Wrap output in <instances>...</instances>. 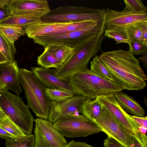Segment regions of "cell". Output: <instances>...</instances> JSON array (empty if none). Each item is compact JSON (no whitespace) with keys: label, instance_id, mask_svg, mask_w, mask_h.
I'll use <instances>...</instances> for the list:
<instances>
[{"label":"cell","instance_id":"obj_25","mask_svg":"<svg viewBox=\"0 0 147 147\" xmlns=\"http://www.w3.org/2000/svg\"><path fill=\"white\" fill-rule=\"evenodd\" d=\"M47 47L63 64L69 59L75 52V49L66 46L52 45Z\"/></svg>","mask_w":147,"mask_h":147},{"label":"cell","instance_id":"obj_24","mask_svg":"<svg viewBox=\"0 0 147 147\" xmlns=\"http://www.w3.org/2000/svg\"><path fill=\"white\" fill-rule=\"evenodd\" d=\"M26 27L9 26H0V30L11 42H15L25 33Z\"/></svg>","mask_w":147,"mask_h":147},{"label":"cell","instance_id":"obj_4","mask_svg":"<svg viewBox=\"0 0 147 147\" xmlns=\"http://www.w3.org/2000/svg\"><path fill=\"white\" fill-rule=\"evenodd\" d=\"M105 18L97 25L83 30L69 33L49 34L32 38L34 42L44 48L52 45L62 46L74 49L90 42L106 30Z\"/></svg>","mask_w":147,"mask_h":147},{"label":"cell","instance_id":"obj_45","mask_svg":"<svg viewBox=\"0 0 147 147\" xmlns=\"http://www.w3.org/2000/svg\"><path fill=\"white\" fill-rule=\"evenodd\" d=\"M6 117V116L0 109V122H1Z\"/></svg>","mask_w":147,"mask_h":147},{"label":"cell","instance_id":"obj_47","mask_svg":"<svg viewBox=\"0 0 147 147\" xmlns=\"http://www.w3.org/2000/svg\"><path fill=\"white\" fill-rule=\"evenodd\" d=\"M143 99H144V103L146 105V106H147V98L145 96H144L143 97Z\"/></svg>","mask_w":147,"mask_h":147},{"label":"cell","instance_id":"obj_20","mask_svg":"<svg viewBox=\"0 0 147 147\" xmlns=\"http://www.w3.org/2000/svg\"><path fill=\"white\" fill-rule=\"evenodd\" d=\"M45 49L43 52L38 57L37 64L40 67L48 69L60 67L63 64L55 57L48 47Z\"/></svg>","mask_w":147,"mask_h":147},{"label":"cell","instance_id":"obj_35","mask_svg":"<svg viewBox=\"0 0 147 147\" xmlns=\"http://www.w3.org/2000/svg\"><path fill=\"white\" fill-rule=\"evenodd\" d=\"M104 147H125L117 141L108 136L104 140Z\"/></svg>","mask_w":147,"mask_h":147},{"label":"cell","instance_id":"obj_22","mask_svg":"<svg viewBox=\"0 0 147 147\" xmlns=\"http://www.w3.org/2000/svg\"><path fill=\"white\" fill-rule=\"evenodd\" d=\"M146 26L147 21L137 22L124 28L127 33L129 42L139 41L144 44L142 38V32L144 28Z\"/></svg>","mask_w":147,"mask_h":147},{"label":"cell","instance_id":"obj_19","mask_svg":"<svg viewBox=\"0 0 147 147\" xmlns=\"http://www.w3.org/2000/svg\"><path fill=\"white\" fill-rule=\"evenodd\" d=\"M81 113L90 120L94 121L101 113V106L94 100L88 98L82 104Z\"/></svg>","mask_w":147,"mask_h":147},{"label":"cell","instance_id":"obj_21","mask_svg":"<svg viewBox=\"0 0 147 147\" xmlns=\"http://www.w3.org/2000/svg\"><path fill=\"white\" fill-rule=\"evenodd\" d=\"M98 22L92 20H85L71 22L63 28L49 34H61L81 30L91 26L96 25Z\"/></svg>","mask_w":147,"mask_h":147},{"label":"cell","instance_id":"obj_8","mask_svg":"<svg viewBox=\"0 0 147 147\" xmlns=\"http://www.w3.org/2000/svg\"><path fill=\"white\" fill-rule=\"evenodd\" d=\"M78 114L62 117L54 124V126L64 137L70 138L85 137L101 131L94 121Z\"/></svg>","mask_w":147,"mask_h":147},{"label":"cell","instance_id":"obj_43","mask_svg":"<svg viewBox=\"0 0 147 147\" xmlns=\"http://www.w3.org/2000/svg\"><path fill=\"white\" fill-rule=\"evenodd\" d=\"M147 129V128L143 126H139L138 128L139 131L143 134H146Z\"/></svg>","mask_w":147,"mask_h":147},{"label":"cell","instance_id":"obj_30","mask_svg":"<svg viewBox=\"0 0 147 147\" xmlns=\"http://www.w3.org/2000/svg\"><path fill=\"white\" fill-rule=\"evenodd\" d=\"M104 36L110 38H113L116 44L124 43L128 44L129 40L127 33L124 28L106 30Z\"/></svg>","mask_w":147,"mask_h":147},{"label":"cell","instance_id":"obj_16","mask_svg":"<svg viewBox=\"0 0 147 147\" xmlns=\"http://www.w3.org/2000/svg\"><path fill=\"white\" fill-rule=\"evenodd\" d=\"M19 69L16 60L11 63H0V82L6 89L14 92L18 96L22 92L19 80Z\"/></svg>","mask_w":147,"mask_h":147},{"label":"cell","instance_id":"obj_40","mask_svg":"<svg viewBox=\"0 0 147 147\" xmlns=\"http://www.w3.org/2000/svg\"><path fill=\"white\" fill-rule=\"evenodd\" d=\"M138 59L144 63V66L146 68H147V52L142 55V56L138 57Z\"/></svg>","mask_w":147,"mask_h":147},{"label":"cell","instance_id":"obj_31","mask_svg":"<svg viewBox=\"0 0 147 147\" xmlns=\"http://www.w3.org/2000/svg\"><path fill=\"white\" fill-rule=\"evenodd\" d=\"M0 127L11 135L17 137L26 135L20 128L7 116L0 122Z\"/></svg>","mask_w":147,"mask_h":147},{"label":"cell","instance_id":"obj_37","mask_svg":"<svg viewBox=\"0 0 147 147\" xmlns=\"http://www.w3.org/2000/svg\"><path fill=\"white\" fill-rule=\"evenodd\" d=\"M130 117L139 126H143L147 128V117H140L131 115Z\"/></svg>","mask_w":147,"mask_h":147},{"label":"cell","instance_id":"obj_26","mask_svg":"<svg viewBox=\"0 0 147 147\" xmlns=\"http://www.w3.org/2000/svg\"><path fill=\"white\" fill-rule=\"evenodd\" d=\"M34 140V135L31 134L6 140L5 144L7 147H33Z\"/></svg>","mask_w":147,"mask_h":147},{"label":"cell","instance_id":"obj_17","mask_svg":"<svg viewBox=\"0 0 147 147\" xmlns=\"http://www.w3.org/2000/svg\"><path fill=\"white\" fill-rule=\"evenodd\" d=\"M71 23L49 22L40 19L27 26L25 33L29 38L32 39L48 35L63 28Z\"/></svg>","mask_w":147,"mask_h":147},{"label":"cell","instance_id":"obj_28","mask_svg":"<svg viewBox=\"0 0 147 147\" xmlns=\"http://www.w3.org/2000/svg\"><path fill=\"white\" fill-rule=\"evenodd\" d=\"M46 92L51 100L58 102L68 100L76 95L67 91L49 88H46Z\"/></svg>","mask_w":147,"mask_h":147},{"label":"cell","instance_id":"obj_18","mask_svg":"<svg viewBox=\"0 0 147 147\" xmlns=\"http://www.w3.org/2000/svg\"><path fill=\"white\" fill-rule=\"evenodd\" d=\"M114 95L118 104L126 113L137 116L145 117V111L131 96L121 91L115 93Z\"/></svg>","mask_w":147,"mask_h":147},{"label":"cell","instance_id":"obj_33","mask_svg":"<svg viewBox=\"0 0 147 147\" xmlns=\"http://www.w3.org/2000/svg\"><path fill=\"white\" fill-rule=\"evenodd\" d=\"M131 147H147V136L139 131L131 135Z\"/></svg>","mask_w":147,"mask_h":147},{"label":"cell","instance_id":"obj_39","mask_svg":"<svg viewBox=\"0 0 147 147\" xmlns=\"http://www.w3.org/2000/svg\"><path fill=\"white\" fill-rule=\"evenodd\" d=\"M17 137L14 136L3 129L0 127V138L5 139L6 140L13 139Z\"/></svg>","mask_w":147,"mask_h":147},{"label":"cell","instance_id":"obj_42","mask_svg":"<svg viewBox=\"0 0 147 147\" xmlns=\"http://www.w3.org/2000/svg\"><path fill=\"white\" fill-rule=\"evenodd\" d=\"M8 60L0 50V63H7Z\"/></svg>","mask_w":147,"mask_h":147},{"label":"cell","instance_id":"obj_10","mask_svg":"<svg viewBox=\"0 0 147 147\" xmlns=\"http://www.w3.org/2000/svg\"><path fill=\"white\" fill-rule=\"evenodd\" d=\"M100 105V114L94 121L100 128L101 131L124 147H131V135L106 108Z\"/></svg>","mask_w":147,"mask_h":147},{"label":"cell","instance_id":"obj_23","mask_svg":"<svg viewBox=\"0 0 147 147\" xmlns=\"http://www.w3.org/2000/svg\"><path fill=\"white\" fill-rule=\"evenodd\" d=\"M0 50L8 60V63L13 62L16 49L13 44L9 41L0 30Z\"/></svg>","mask_w":147,"mask_h":147},{"label":"cell","instance_id":"obj_15","mask_svg":"<svg viewBox=\"0 0 147 147\" xmlns=\"http://www.w3.org/2000/svg\"><path fill=\"white\" fill-rule=\"evenodd\" d=\"M30 69L47 88L65 90L78 94L71 86L69 79L58 75L55 69L41 67H31Z\"/></svg>","mask_w":147,"mask_h":147},{"label":"cell","instance_id":"obj_9","mask_svg":"<svg viewBox=\"0 0 147 147\" xmlns=\"http://www.w3.org/2000/svg\"><path fill=\"white\" fill-rule=\"evenodd\" d=\"M34 142L33 147H63L67 142L63 135L47 119H34Z\"/></svg>","mask_w":147,"mask_h":147},{"label":"cell","instance_id":"obj_13","mask_svg":"<svg viewBox=\"0 0 147 147\" xmlns=\"http://www.w3.org/2000/svg\"><path fill=\"white\" fill-rule=\"evenodd\" d=\"M147 21V12H138L106 9V29L125 28L135 23Z\"/></svg>","mask_w":147,"mask_h":147},{"label":"cell","instance_id":"obj_38","mask_svg":"<svg viewBox=\"0 0 147 147\" xmlns=\"http://www.w3.org/2000/svg\"><path fill=\"white\" fill-rule=\"evenodd\" d=\"M11 11L5 6L0 7V21L6 18L10 15Z\"/></svg>","mask_w":147,"mask_h":147},{"label":"cell","instance_id":"obj_34","mask_svg":"<svg viewBox=\"0 0 147 147\" xmlns=\"http://www.w3.org/2000/svg\"><path fill=\"white\" fill-rule=\"evenodd\" d=\"M129 49L133 55H142L147 52V46L139 41H131L128 44Z\"/></svg>","mask_w":147,"mask_h":147},{"label":"cell","instance_id":"obj_7","mask_svg":"<svg viewBox=\"0 0 147 147\" xmlns=\"http://www.w3.org/2000/svg\"><path fill=\"white\" fill-rule=\"evenodd\" d=\"M106 9L66 5L52 10L41 19L47 22H73L85 20L99 22L105 18Z\"/></svg>","mask_w":147,"mask_h":147},{"label":"cell","instance_id":"obj_44","mask_svg":"<svg viewBox=\"0 0 147 147\" xmlns=\"http://www.w3.org/2000/svg\"><path fill=\"white\" fill-rule=\"evenodd\" d=\"M9 1L10 0H0V7L6 6Z\"/></svg>","mask_w":147,"mask_h":147},{"label":"cell","instance_id":"obj_29","mask_svg":"<svg viewBox=\"0 0 147 147\" xmlns=\"http://www.w3.org/2000/svg\"><path fill=\"white\" fill-rule=\"evenodd\" d=\"M90 70L102 78L114 82L109 72L101 62L98 56L95 57L91 61Z\"/></svg>","mask_w":147,"mask_h":147},{"label":"cell","instance_id":"obj_27","mask_svg":"<svg viewBox=\"0 0 147 147\" xmlns=\"http://www.w3.org/2000/svg\"><path fill=\"white\" fill-rule=\"evenodd\" d=\"M37 20L21 16L10 15L6 18L0 21V26L26 27Z\"/></svg>","mask_w":147,"mask_h":147},{"label":"cell","instance_id":"obj_41","mask_svg":"<svg viewBox=\"0 0 147 147\" xmlns=\"http://www.w3.org/2000/svg\"><path fill=\"white\" fill-rule=\"evenodd\" d=\"M142 38L144 43L147 46V26L145 27L142 30Z\"/></svg>","mask_w":147,"mask_h":147},{"label":"cell","instance_id":"obj_5","mask_svg":"<svg viewBox=\"0 0 147 147\" xmlns=\"http://www.w3.org/2000/svg\"><path fill=\"white\" fill-rule=\"evenodd\" d=\"M0 109L25 135L31 134L34 119L22 98L7 89L0 90Z\"/></svg>","mask_w":147,"mask_h":147},{"label":"cell","instance_id":"obj_6","mask_svg":"<svg viewBox=\"0 0 147 147\" xmlns=\"http://www.w3.org/2000/svg\"><path fill=\"white\" fill-rule=\"evenodd\" d=\"M104 33L96 38L75 49L74 54L59 68L55 69L57 74L69 79L74 74L88 69L91 59L97 56L101 50V45L104 38Z\"/></svg>","mask_w":147,"mask_h":147},{"label":"cell","instance_id":"obj_46","mask_svg":"<svg viewBox=\"0 0 147 147\" xmlns=\"http://www.w3.org/2000/svg\"><path fill=\"white\" fill-rule=\"evenodd\" d=\"M5 89H6L5 86L0 82V90Z\"/></svg>","mask_w":147,"mask_h":147},{"label":"cell","instance_id":"obj_32","mask_svg":"<svg viewBox=\"0 0 147 147\" xmlns=\"http://www.w3.org/2000/svg\"><path fill=\"white\" fill-rule=\"evenodd\" d=\"M125 7L124 10L138 12H147V8L140 0H124Z\"/></svg>","mask_w":147,"mask_h":147},{"label":"cell","instance_id":"obj_1","mask_svg":"<svg viewBox=\"0 0 147 147\" xmlns=\"http://www.w3.org/2000/svg\"><path fill=\"white\" fill-rule=\"evenodd\" d=\"M98 57L113 82L123 90H141L146 86L147 76L130 49L102 53Z\"/></svg>","mask_w":147,"mask_h":147},{"label":"cell","instance_id":"obj_12","mask_svg":"<svg viewBox=\"0 0 147 147\" xmlns=\"http://www.w3.org/2000/svg\"><path fill=\"white\" fill-rule=\"evenodd\" d=\"M95 100L100 105L106 108L131 135H134L139 131V126L131 118L130 115L119 105L114 94L98 96Z\"/></svg>","mask_w":147,"mask_h":147},{"label":"cell","instance_id":"obj_11","mask_svg":"<svg viewBox=\"0 0 147 147\" xmlns=\"http://www.w3.org/2000/svg\"><path fill=\"white\" fill-rule=\"evenodd\" d=\"M11 11V16L38 20L51 11L47 0H10L6 6Z\"/></svg>","mask_w":147,"mask_h":147},{"label":"cell","instance_id":"obj_36","mask_svg":"<svg viewBox=\"0 0 147 147\" xmlns=\"http://www.w3.org/2000/svg\"><path fill=\"white\" fill-rule=\"evenodd\" d=\"M63 147H94L86 142H76L72 140L66 142Z\"/></svg>","mask_w":147,"mask_h":147},{"label":"cell","instance_id":"obj_3","mask_svg":"<svg viewBox=\"0 0 147 147\" xmlns=\"http://www.w3.org/2000/svg\"><path fill=\"white\" fill-rule=\"evenodd\" d=\"M69 80L78 94L92 100L123 90L114 82L102 78L88 68L74 74Z\"/></svg>","mask_w":147,"mask_h":147},{"label":"cell","instance_id":"obj_14","mask_svg":"<svg viewBox=\"0 0 147 147\" xmlns=\"http://www.w3.org/2000/svg\"><path fill=\"white\" fill-rule=\"evenodd\" d=\"M86 97L81 95H75L63 102H50L48 120L54 124L62 117L69 114L81 113V107Z\"/></svg>","mask_w":147,"mask_h":147},{"label":"cell","instance_id":"obj_2","mask_svg":"<svg viewBox=\"0 0 147 147\" xmlns=\"http://www.w3.org/2000/svg\"><path fill=\"white\" fill-rule=\"evenodd\" d=\"M19 78L27 101V106L37 116L48 119L51 100L47 94L46 87L32 71L25 69H20Z\"/></svg>","mask_w":147,"mask_h":147}]
</instances>
